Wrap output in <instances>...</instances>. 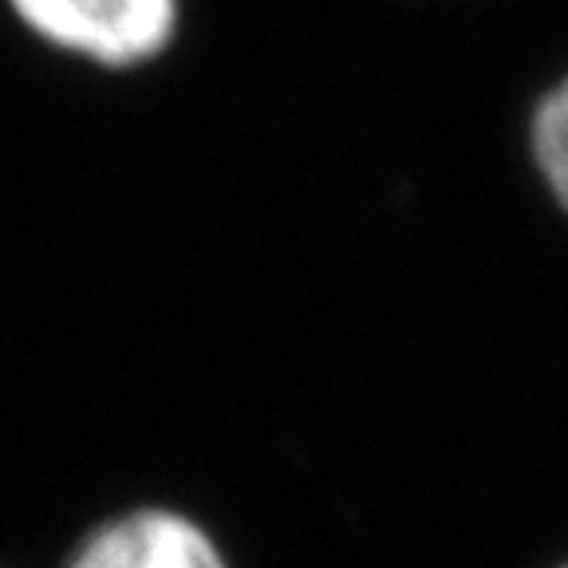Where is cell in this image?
Returning a JSON list of instances; mask_svg holds the SVG:
<instances>
[{"mask_svg": "<svg viewBox=\"0 0 568 568\" xmlns=\"http://www.w3.org/2000/svg\"><path fill=\"white\" fill-rule=\"evenodd\" d=\"M4 9L44 48L103 71L159 63L182 32V0H4Z\"/></svg>", "mask_w": 568, "mask_h": 568, "instance_id": "obj_1", "label": "cell"}, {"mask_svg": "<svg viewBox=\"0 0 568 568\" xmlns=\"http://www.w3.org/2000/svg\"><path fill=\"white\" fill-rule=\"evenodd\" d=\"M63 568H233L197 517L170 506H139L106 517L71 549Z\"/></svg>", "mask_w": 568, "mask_h": 568, "instance_id": "obj_2", "label": "cell"}, {"mask_svg": "<svg viewBox=\"0 0 568 568\" xmlns=\"http://www.w3.org/2000/svg\"><path fill=\"white\" fill-rule=\"evenodd\" d=\"M529 162L549 202L568 217V75H560L529 115Z\"/></svg>", "mask_w": 568, "mask_h": 568, "instance_id": "obj_3", "label": "cell"}, {"mask_svg": "<svg viewBox=\"0 0 568 568\" xmlns=\"http://www.w3.org/2000/svg\"><path fill=\"white\" fill-rule=\"evenodd\" d=\"M552 568H568V560H560V565H552Z\"/></svg>", "mask_w": 568, "mask_h": 568, "instance_id": "obj_4", "label": "cell"}]
</instances>
